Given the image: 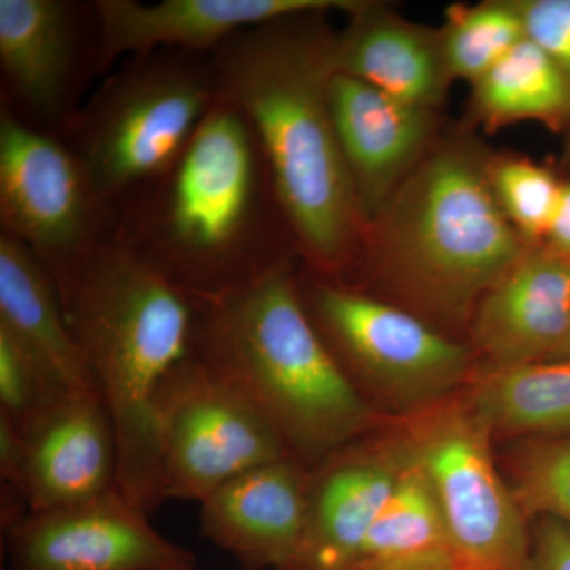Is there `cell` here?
Returning a JSON list of instances; mask_svg holds the SVG:
<instances>
[{
  "mask_svg": "<svg viewBox=\"0 0 570 570\" xmlns=\"http://www.w3.org/2000/svg\"><path fill=\"white\" fill-rule=\"evenodd\" d=\"M491 159L464 138L431 146L367 227L374 283L430 324L469 326L480 299L531 247L499 208Z\"/></svg>",
  "mask_w": 570,
  "mask_h": 570,
  "instance_id": "4",
  "label": "cell"
},
{
  "mask_svg": "<svg viewBox=\"0 0 570 570\" xmlns=\"http://www.w3.org/2000/svg\"><path fill=\"white\" fill-rule=\"evenodd\" d=\"M365 0H97L99 61L145 56L160 48L206 51L223 48L238 33L302 14H348Z\"/></svg>",
  "mask_w": 570,
  "mask_h": 570,
  "instance_id": "13",
  "label": "cell"
},
{
  "mask_svg": "<svg viewBox=\"0 0 570 570\" xmlns=\"http://www.w3.org/2000/svg\"><path fill=\"white\" fill-rule=\"evenodd\" d=\"M355 570H461L449 551L404 558V560L370 562Z\"/></svg>",
  "mask_w": 570,
  "mask_h": 570,
  "instance_id": "31",
  "label": "cell"
},
{
  "mask_svg": "<svg viewBox=\"0 0 570 570\" xmlns=\"http://www.w3.org/2000/svg\"><path fill=\"white\" fill-rule=\"evenodd\" d=\"M524 36L546 52L570 85V0H517Z\"/></svg>",
  "mask_w": 570,
  "mask_h": 570,
  "instance_id": "28",
  "label": "cell"
},
{
  "mask_svg": "<svg viewBox=\"0 0 570 570\" xmlns=\"http://www.w3.org/2000/svg\"><path fill=\"white\" fill-rule=\"evenodd\" d=\"M302 295L356 389L401 419L456 395L478 371L471 347L406 307L335 283L307 284Z\"/></svg>",
  "mask_w": 570,
  "mask_h": 570,
  "instance_id": "7",
  "label": "cell"
},
{
  "mask_svg": "<svg viewBox=\"0 0 570 570\" xmlns=\"http://www.w3.org/2000/svg\"><path fill=\"white\" fill-rule=\"evenodd\" d=\"M264 165L245 115L217 99L176 163L148 184L156 193L140 224L145 235L127 242L195 303L249 283L275 266L253 249Z\"/></svg>",
  "mask_w": 570,
  "mask_h": 570,
  "instance_id": "5",
  "label": "cell"
},
{
  "mask_svg": "<svg viewBox=\"0 0 570 570\" xmlns=\"http://www.w3.org/2000/svg\"><path fill=\"white\" fill-rule=\"evenodd\" d=\"M311 469L294 456L250 469L200 502L202 532L247 570H291L305 539Z\"/></svg>",
  "mask_w": 570,
  "mask_h": 570,
  "instance_id": "15",
  "label": "cell"
},
{
  "mask_svg": "<svg viewBox=\"0 0 570 570\" xmlns=\"http://www.w3.org/2000/svg\"><path fill=\"white\" fill-rule=\"evenodd\" d=\"M118 487L69 508L29 512L7 531L11 570H194Z\"/></svg>",
  "mask_w": 570,
  "mask_h": 570,
  "instance_id": "11",
  "label": "cell"
},
{
  "mask_svg": "<svg viewBox=\"0 0 570 570\" xmlns=\"http://www.w3.org/2000/svg\"><path fill=\"white\" fill-rule=\"evenodd\" d=\"M0 326L28 348L69 395L97 392L47 266L11 236H0Z\"/></svg>",
  "mask_w": 570,
  "mask_h": 570,
  "instance_id": "20",
  "label": "cell"
},
{
  "mask_svg": "<svg viewBox=\"0 0 570 570\" xmlns=\"http://www.w3.org/2000/svg\"><path fill=\"white\" fill-rule=\"evenodd\" d=\"M118 441L116 487L146 513L163 499L157 397L194 352L197 306L127 239L51 275Z\"/></svg>",
  "mask_w": 570,
  "mask_h": 570,
  "instance_id": "2",
  "label": "cell"
},
{
  "mask_svg": "<svg viewBox=\"0 0 570 570\" xmlns=\"http://www.w3.org/2000/svg\"><path fill=\"white\" fill-rule=\"evenodd\" d=\"M491 187L499 208L528 246L542 245L562 183L553 171L530 159H491Z\"/></svg>",
  "mask_w": 570,
  "mask_h": 570,
  "instance_id": "26",
  "label": "cell"
},
{
  "mask_svg": "<svg viewBox=\"0 0 570 570\" xmlns=\"http://www.w3.org/2000/svg\"><path fill=\"white\" fill-rule=\"evenodd\" d=\"M439 36L453 80L471 85L527 39L517 0L450 6Z\"/></svg>",
  "mask_w": 570,
  "mask_h": 570,
  "instance_id": "24",
  "label": "cell"
},
{
  "mask_svg": "<svg viewBox=\"0 0 570 570\" xmlns=\"http://www.w3.org/2000/svg\"><path fill=\"white\" fill-rule=\"evenodd\" d=\"M570 326V264L547 247L523 257L480 299L469 324L472 352L493 367L542 362Z\"/></svg>",
  "mask_w": 570,
  "mask_h": 570,
  "instance_id": "16",
  "label": "cell"
},
{
  "mask_svg": "<svg viewBox=\"0 0 570 570\" xmlns=\"http://www.w3.org/2000/svg\"><path fill=\"white\" fill-rule=\"evenodd\" d=\"M509 485L524 517L570 527V436L527 439L509 459Z\"/></svg>",
  "mask_w": 570,
  "mask_h": 570,
  "instance_id": "25",
  "label": "cell"
},
{
  "mask_svg": "<svg viewBox=\"0 0 570 570\" xmlns=\"http://www.w3.org/2000/svg\"><path fill=\"white\" fill-rule=\"evenodd\" d=\"M157 423L164 501L202 502L250 469L292 456L272 423L194 352L165 379Z\"/></svg>",
  "mask_w": 570,
  "mask_h": 570,
  "instance_id": "9",
  "label": "cell"
},
{
  "mask_svg": "<svg viewBox=\"0 0 570 570\" xmlns=\"http://www.w3.org/2000/svg\"><path fill=\"white\" fill-rule=\"evenodd\" d=\"M471 115L487 130L521 121L570 129V85L549 56L523 39L472 85Z\"/></svg>",
  "mask_w": 570,
  "mask_h": 570,
  "instance_id": "22",
  "label": "cell"
},
{
  "mask_svg": "<svg viewBox=\"0 0 570 570\" xmlns=\"http://www.w3.org/2000/svg\"><path fill=\"white\" fill-rule=\"evenodd\" d=\"M569 132V141H568V153H566V160H568V164L570 165V129Z\"/></svg>",
  "mask_w": 570,
  "mask_h": 570,
  "instance_id": "33",
  "label": "cell"
},
{
  "mask_svg": "<svg viewBox=\"0 0 570 570\" xmlns=\"http://www.w3.org/2000/svg\"><path fill=\"white\" fill-rule=\"evenodd\" d=\"M549 360H570V326L568 336L562 341L561 347L558 348L557 354L551 356Z\"/></svg>",
  "mask_w": 570,
  "mask_h": 570,
  "instance_id": "32",
  "label": "cell"
},
{
  "mask_svg": "<svg viewBox=\"0 0 570 570\" xmlns=\"http://www.w3.org/2000/svg\"><path fill=\"white\" fill-rule=\"evenodd\" d=\"M195 306L194 355L272 423L299 463L313 469L379 425L284 262Z\"/></svg>",
  "mask_w": 570,
  "mask_h": 570,
  "instance_id": "3",
  "label": "cell"
},
{
  "mask_svg": "<svg viewBox=\"0 0 570 570\" xmlns=\"http://www.w3.org/2000/svg\"><path fill=\"white\" fill-rule=\"evenodd\" d=\"M325 13L266 22L219 48L217 99L253 126L277 204L303 253L337 275L365 246L367 224L330 110L336 32Z\"/></svg>",
  "mask_w": 570,
  "mask_h": 570,
  "instance_id": "1",
  "label": "cell"
},
{
  "mask_svg": "<svg viewBox=\"0 0 570 570\" xmlns=\"http://www.w3.org/2000/svg\"><path fill=\"white\" fill-rule=\"evenodd\" d=\"M330 110L367 227L434 145L436 112L335 73Z\"/></svg>",
  "mask_w": 570,
  "mask_h": 570,
  "instance_id": "14",
  "label": "cell"
},
{
  "mask_svg": "<svg viewBox=\"0 0 570 570\" xmlns=\"http://www.w3.org/2000/svg\"><path fill=\"white\" fill-rule=\"evenodd\" d=\"M73 3L0 0V66L10 92L47 122L69 111L78 50Z\"/></svg>",
  "mask_w": 570,
  "mask_h": 570,
  "instance_id": "19",
  "label": "cell"
},
{
  "mask_svg": "<svg viewBox=\"0 0 570 570\" xmlns=\"http://www.w3.org/2000/svg\"><path fill=\"white\" fill-rule=\"evenodd\" d=\"M542 246L570 264V179L562 183L560 202Z\"/></svg>",
  "mask_w": 570,
  "mask_h": 570,
  "instance_id": "30",
  "label": "cell"
},
{
  "mask_svg": "<svg viewBox=\"0 0 570 570\" xmlns=\"http://www.w3.org/2000/svg\"><path fill=\"white\" fill-rule=\"evenodd\" d=\"M69 396L47 367L0 326V415L26 438Z\"/></svg>",
  "mask_w": 570,
  "mask_h": 570,
  "instance_id": "27",
  "label": "cell"
},
{
  "mask_svg": "<svg viewBox=\"0 0 570 570\" xmlns=\"http://www.w3.org/2000/svg\"><path fill=\"white\" fill-rule=\"evenodd\" d=\"M102 206L77 154L3 108L0 116L3 235L28 246L55 275L96 245Z\"/></svg>",
  "mask_w": 570,
  "mask_h": 570,
  "instance_id": "10",
  "label": "cell"
},
{
  "mask_svg": "<svg viewBox=\"0 0 570 570\" xmlns=\"http://www.w3.org/2000/svg\"><path fill=\"white\" fill-rule=\"evenodd\" d=\"M397 428L430 478L461 570H531L528 519L499 472L493 438L461 392Z\"/></svg>",
  "mask_w": 570,
  "mask_h": 570,
  "instance_id": "8",
  "label": "cell"
},
{
  "mask_svg": "<svg viewBox=\"0 0 570 570\" xmlns=\"http://www.w3.org/2000/svg\"><path fill=\"white\" fill-rule=\"evenodd\" d=\"M438 551H449L444 517L425 469L409 450L406 464L367 532L356 568Z\"/></svg>",
  "mask_w": 570,
  "mask_h": 570,
  "instance_id": "23",
  "label": "cell"
},
{
  "mask_svg": "<svg viewBox=\"0 0 570 570\" xmlns=\"http://www.w3.org/2000/svg\"><path fill=\"white\" fill-rule=\"evenodd\" d=\"M407 456L397 428L356 439L311 469L305 539L291 570H354Z\"/></svg>",
  "mask_w": 570,
  "mask_h": 570,
  "instance_id": "12",
  "label": "cell"
},
{
  "mask_svg": "<svg viewBox=\"0 0 570 570\" xmlns=\"http://www.w3.org/2000/svg\"><path fill=\"white\" fill-rule=\"evenodd\" d=\"M461 396L493 439L570 436V360L483 366Z\"/></svg>",
  "mask_w": 570,
  "mask_h": 570,
  "instance_id": "21",
  "label": "cell"
},
{
  "mask_svg": "<svg viewBox=\"0 0 570 570\" xmlns=\"http://www.w3.org/2000/svg\"><path fill=\"white\" fill-rule=\"evenodd\" d=\"M336 33V73L347 75L428 111H438L453 81L439 31L365 0Z\"/></svg>",
  "mask_w": 570,
  "mask_h": 570,
  "instance_id": "18",
  "label": "cell"
},
{
  "mask_svg": "<svg viewBox=\"0 0 570 570\" xmlns=\"http://www.w3.org/2000/svg\"><path fill=\"white\" fill-rule=\"evenodd\" d=\"M531 531V570H570V527L542 517Z\"/></svg>",
  "mask_w": 570,
  "mask_h": 570,
  "instance_id": "29",
  "label": "cell"
},
{
  "mask_svg": "<svg viewBox=\"0 0 570 570\" xmlns=\"http://www.w3.org/2000/svg\"><path fill=\"white\" fill-rule=\"evenodd\" d=\"M118 482V441L99 393L71 395L26 436L22 498L29 512L69 508Z\"/></svg>",
  "mask_w": 570,
  "mask_h": 570,
  "instance_id": "17",
  "label": "cell"
},
{
  "mask_svg": "<svg viewBox=\"0 0 570 570\" xmlns=\"http://www.w3.org/2000/svg\"><path fill=\"white\" fill-rule=\"evenodd\" d=\"M151 56L105 81L78 121L77 156L104 206L160 178L217 100L212 69Z\"/></svg>",
  "mask_w": 570,
  "mask_h": 570,
  "instance_id": "6",
  "label": "cell"
}]
</instances>
